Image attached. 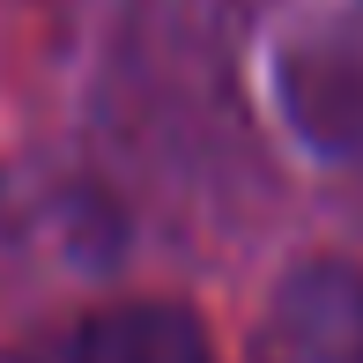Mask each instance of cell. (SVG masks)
I'll return each mask as SVG.
<instances>
[{
    "label": "cell",
    "instance_id": "cell-1",
    "mask_svg": "<svg viewBox=\"0 0 363 363\" xmlns=\"http://www.w3.org/2000/svg\"><path fill=\"white\" fill-rule=\"evenodd\" d=\"M252 363H363V274L349 259L296 267L267 304Z\"/></svg>",
    "mask_w": 363,
    "mask_h": 363
},
{
    "label": "cell",
    "instance_id": "cell-2",
    "mask_svg": "<svg viewBox=\"0 0 363 363\" xmlns=\"http://www.w3.org/2000/svg\"><path fill=\"white\" fill-rule=\"evenodd\" d=\"M282 96L311 148L363 163V38H319L311 52H289Z\"/></svg>",
    "mask_w": 363,
    "mask_h": 363
},
{
    "label": "cell",
    "instance_id": "cell-3",
    "mask_svg": "<svg viewBox=\"0 0 363 363\" xmlns=\"http://www.w3.org/2000/svg\"><path fill=\"white\" fill-rule=\"evenodd\" d=\"M67 363H216L186 304H111L74 334Z\"/></svg>",
    "mask_w": 363,
    "mask_h": 363
}]
</instances>
